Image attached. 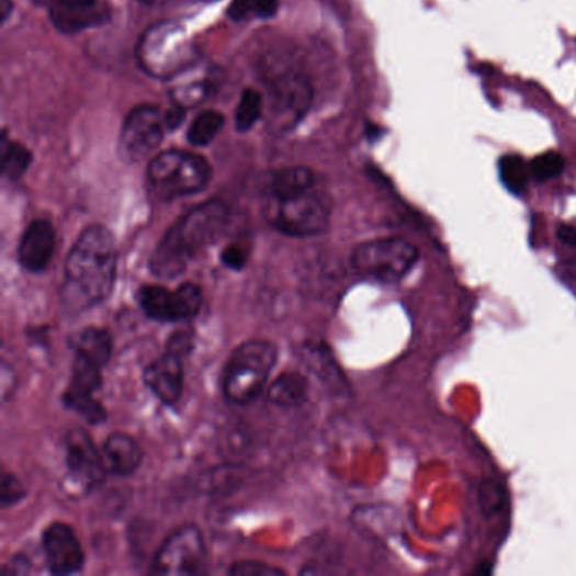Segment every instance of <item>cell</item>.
Returning a JSON list of instances; mask_svg holds the SVG:
<instances>
[{
	"mask_svg": "<svg viewBox=\"0 0 576 576\" xmlns=\"http://www.w3.org/2000/svg\"><path fill=\"white\" fill-rule=\"evenodd\" d=\"M249 258V250L242 244H231L222 252V262L228 269H242Z\"/></svg>",
	"mask_w": 576,
	"mask_h": 576,
	"instance_id": "1f68e13d",
	"label": "cell"
},
{
	"mask_svg": "<svg viewBox=\"0 0 576 576\" xmlns=\"http://www.w3.org/2000/svg\"><path fill=\"white\" fill-rule=\"evenodd\" d=\"M168 129L166 115L155 105H139L122 125L118 151L122 158L140 161L161 146Z\"/></svg>",
	"mask_w": 576,
	"mask_h": 576,
	"instance_id": "30bf717a",
	"label": "cell"
},
{
	"mask_svg": "<svg viewBox=\"0 0 576 576\" xmlns=\"http://www.w3.org/2000/svg\"><path fill=\"white\" fill-rule=\"evenodd\" d=\"M183 357L166 350L144 372V382L161 403L173 406L180 400L184 387Z\"/></svg>",
	"mask_w": 576,
	"mask_h": 576,
	"instance_id": "2e32d148",
	"label": "cell"
},
{
	"mask_svg": "<svg viewBox=\"0 0 576 576\" xmlns=\"http://www.w3.org/2000/svg\"><path fill=\"white\" fill-rule=\"evenodd\" d=\"M278 360L268 340H249L237 347L224 372V394L234 404H249L261 396Z\"/></svg>",
	"mask_w": 576,
	"mask_h": 576,
	"instance_id": "277c9868",
	"label": "cell"
},
{
	"mask_svg": "<svg viewBox=\"0 0 576 576\" xmlns=\"http://www.w3.org/2000/svg\"><path fill=\"white\" fill-rule=\"evenodd\" d=\"M65 463L70 493L87 494L105 478L106 466L92 437L84 430H71L65 437Z\"/></svg>",
	"mask_w": 576,
	"mask_h": 576,
	"instance_id": "8fae6325",
	"label": "cell"
},
{
	"mask_svg": "<svg viewBox=\"0 0 576 576\" xmlns=\"http://www.w3.org/2000/svg\"><path fill=\"white\" fill-rule=\"evenodd\" d=\"M212 180L208 161L195 153L165 151L147 166V181L161 200L196 195Z\"/></svg>",
	"mask_w": 576,
	"mask_h": 576,
	"instance_id": "5b68a950",
	"label": "cell"
},
{
	"mask_svg": "<svg viewBox=\"0 0 576 576\" xmlns=\"http://www.w3.org/2000/svg\"><path fill=\"white\" fill-rule=\"evenodd\" d=\"M315 187V177L312 169L305 166H291L280 169L269 178L266 187V196L269 199H287V196L300 195Z\"/></svg>",
	"mask_w": 576,
	"mask_h": 576,
	"instance_id": "d6986e66",
	"label": "cell"
},
{
	"mask_svg": "<svg viewBox=\"0 0 576 576\" xmlns=\"http://www.w3.org/2000/svg\"><path fill=\"white\" fill-rule=\"evenodd\" d=\"M206 547L199 526L187 524L159 547L153 562V575H200L205 572Z\"/></svg>",
	"mask_w": 576,
	"mask_h": 576,
	"instance_id": "ba28073f",
	"label": "cell"
},
{
	"mask_svg": "<svg viewBox=\"0 0 576 576\" xmlns=\"http://www.w3.org/2000/svg\"><path fill=\"white\" fill-rule=\"evenodd\" d=\"M117 275V242L103 225H90L81 231L65 264L61 286L63 305L84 312L100 305L114 290Z\"/></svg>",
	"mask_w": 576,
	"mask_h": 576,
	"instance_id": "6da1fadb",
	"label": "cell"
},
{
	"mask_svg": "<svg viewBox=\"0 0 576 576\" xmlns=\"http://www.w3.org/2000/svg\"><path fill=\"white\" fill-rule=\"evenodd\" d=\"M225 118L221 112H202L195 121L191 122L188 131V140L195 147L208 146L224 129Z\"/></svg>",
	"mask_w": 576,
	"mask_h": 576,
	"instance_id": "d4e9b609",
	"label": "cell"
},
{
	"mask_svg": "<svg viewBox=\"0 0 576 576\" xmlns=\"http://www.w3.org/2000/svg\"><path fill=\"white\" fill-rule=\"evenodd\" d=\"M264 217L271 227L291 237H313L327 230L330 206L315 190L287 199L266 196Z\"/></svg>",
	"mask_w": 576,
	"mask_h": 576,
	"instance_id": "52a82bcc",
	"label": "cell"
},
{
	"mask_svg": "<svg viewBox=\"0 0 576 576\" xmlns=\"http://www.w3.org/2000/svg\"><path fill=\"white\" fill-rule=\"evenodd\" d=\"M56 247V231L52 222H31L19 242L18 259L24 271L41 272L48 268Z\"/></svg>",
	"mask_w": 576,
	"mask_h": 576,
	"instance_id": "9a60e30c",
	"label": "cell"
},
{
	"mask_svg": "<svg viewBox=\"0 0 576 576\" xmlns=\"http://www.w3.org/2000/svg\"><path fill=\"white\" fill-rule=\"evenodd\" d=\"M173 81L169 93L174 105L181 106L184 111L205 102L213 84L212 74L206 68L200 67V63H195L193 67L174 77Z\"/></svg>",
	"mask_w": 576,
	"mask_h": 576,
	"instance_id": "ac0fdd59",
	"label": "cell"
},
{
	"mask_svg": "<svg viewBox=\"0 0 576 576\" xmlns=\"http://www.w3.org/2000/svg\"><path fill=\"white\" fill-rule=\"evenodd\" d=\"M191 335L190 331H178L173 337L169 338L168 347L166 350L169 352L178 353L180 357L187 355L191 350Z\"/></svg>",
	"mask_w": 576,
	"mask_h": 576,
	"instance_id": "d6a6232c",
	"label": "cell"
},
{
	"mask_svg": "<svg viewBox=\"0 0 576 576\" xmlns=\"http://www.w3.org/2000/svg\"><path fill=\"white\" fill-rule=\"evenodd\" d=\"M499 177L510 193L522 195L532 177L531 166L526 165L519 156H504L499 162Z\"/></svg>",
	"mask_w": 576,
	"mask_h": 576,
	"instance_id": "603a6c76",
	"label": "cell"
},
{
	"mask_svg": "<svg viewBox=\"0 0 576 576\" xmlns=\"http://www.w3.org/2000/svg\"><path fill=\"white\" fill-rule=\"evenodd\" d=\"M482 509L485 510V515L493 516L496 515L497 510H500V507L504 506V490L502 487L496 484V482H485L484 487H482Z\"/></svg>",
	"mask_w": 576,
	"mask_h": 576,
	"instance_id": "f546056e",
	"label": "cell"
},
{
	"mask_svg": "<svg viewBox=\"0 0 576 576\" xmlns=\"http://www.w3.org/2000/svg\"><path fill=\"white\" fill-rule=\"evenodd\" d=\"M280 0H231L228 18L237 23H247L253 19H268L278 12Z\"/></svg>",
	"mask_w": 576,
	"mask_h": 576,
	"instance_id": "484cf974",
	"label": "cell"
},
{
	"mask_svg": "<svg viewBox=\"0 0 576 576\" xmlns=\"http://www.w3.org/2000/svg\"><path fill=\"white\" fill-rule=\"evenodd\" d=\"M137 303L156 321H184L199 315L203 291L193 283H183L174 291L159 284H146L137 291Z\"/></svg>",
	"mask_w": 576,
	"mask_h": 576,
	"instance_id": "9c48e42d",
	"label": "cell"
},
{
	"mask_svg": "<svg viewBox=\"0 0 576 576\" xmlns=\"http://www.w3.org/2000/svg\"><path fill=\"white\" fill-rule=\"evenodd\" d=\"M102 386V368L92 360L75 355L71 368L70 384L63 399H78V397H93Z\"/></svg>",
	"mask_w": 576,
	"mask_h": 576,
	"instance_id": "44dd1931",
	"label": "cell"
},
{
	"mask_svg": "<svg viewBox=\"0 0 576 576\" xmlns=\"http://www.w3.org/2000/svg\"><path fill=\"white\" fill-rule=\"evenodd\" d=\"M33 156L23 144L11 143L8 136L2 137V174L8 180H19L30 168Z\"/></svg>",
	"mask_w": 576,
	"mask_h": 576,
	"instance_id": "cb8c5ba5",
	"label": "cell"
},
{
	"mask_svg": "<svg viewBox=\"0 0 576 576\" xmlns=\"http://www.w3.org/2000/svg\"><path fill=\"white\" fill-rule=\"evenodd\" d=\"M199 2H210V0H199Z\"/></svg>",
	"mask_w": 576,
	"mask_h": 576,
	"instance_id": "74e56055",
	"label": "cell"
},
{
	"mask_svg": "<svg viewBox=\"0 0 576 576\" xmlns=\"http://www.w3.org/2000/svg\"><path fill=\"white\" fill-rule=\"evenodd\" d=\"M262 111H264V99L261 93L253 89L244 90L236 109L237 129L240 133L252 129L253 124L261 118Z\"/></svg>",
	"mask_w": 576,
	"mask_h": 576,
	"instance_id": "4316f807",
	"label": "cell"
},
{
	"mask_svg": "<svg viewBox=\"0 0 576 576\" xmlns=\"http://www.w3.org/2000/svg\"><path fill=\"white\" fill-rule=\"evenodd\" d=\"M269 399L281 408H297L308 397V381L297 372H286L272 381Z\"/></svg>",
	"mask_w": 576,
	"mask_h": 576,
	"instance_id": "7402d4cb",
	"label": "cell"
},
{
	"mask_svg": "<svg viewBox=\"0 0 576 576\" xmlns=\"http://www.w3.org/2000/svg\"><path fill=\"white\" fill-rule=\"evenodd\" d=\"M11 11H12L11 0H2V2H0V14H2V19H4V23L5 21H8L9 15H11Z\"/></svg>",
	"mask_w": 576,
	"mask_h": 576,
	"instance_id": "d590c367",
	"label": "cell"
},
{
	"mask_svg": "<svg viewBox=\"0 0 576 576\" xmlns=\"http://www.w3.org/2000/svg\"><path fill=\"white\" fill-rule=\"evenodd\" d=\"M24 497H26V487H24L23 482L19 481L14 474L4 472V475H2V482H0V499H2V507L8 509V507L15 506V504L21 502Z\"/></svg>",
	"mask_w": 576,
	"mask_h": 576,
	"instance_id": "f1b7e54d",
	"label": "cell"
},
{
	"mask_svg": "<svg viewBox=\"0 0 576 576\" xmlns=\"http://www.w3.org/2000/svg\"><path fill=\"white\" fill-rule=\"evenodd\" d=\"M43 550L49 572L55 575H74L83 568V547L70 526L49 524L43 532Z\"/></svg>",
	"mask_w": 576,
	"mask_h": 576,
	"instance_id": "4fadbf2b",
	"label": "cell"
},
{
	"mask_svg": "<svg viewBox=\"0 0 576 576\" xmlns=\"http://www.w3.org/2000/svg\"><path fill=\"white\" fill-rule=\"evenodd\" d=\"M137 63L149 77L173 80L199 63L196 45L187 27L177 21H165L149 27L136 48Z\"/></svg>",
	"mask_w": 576,
	"mask_h": 576,
	"instance_id": "3957f363",
	"label": "cell"
},
{
	"mask_svg": "<svg viewBox=\"0 0 576 576\" xmlns=\"http://www.w3.org/2000/svg\"><path fill=\"white\" fill-rule=\"evenodd\" d=\"M70 346L75 355L92 360L102 369L111 362L112 338L109 331L102 330V328L89 327L77 331L70 338Z\"/></svg>",
	"mask_w": 576,
	"mask_h": 576,
	"instance_id": "ffe728a7",
	"label": "cell"
},
{
	"mask_svg": "<svg viewBox=\"0 0 576 576\" xmlns=\"http://www.w3.org/2000/svg\"><path fill=\"white\" fill-rule=\"evenodd\" d=\"M269 93L272 122L280 131L291 129L302 121L313 102L312 81L300 71H284L272 77Z\"/></svg>",
	"mask_w": 576,
	"mask_h": 576,
	"instance_id": "7c38bea8",
	"label": "cell"
},
{
	"mask_svg": "<svg viewBox=\"0 0 576 576\" xmlns=\"http://www.w3.org/2000/svg\"><path fill=\"white\" fill-rule=\"evenodd\" d=\"M230 575L250 576V575H284V569L275 568V566L266 565L261 562H239L228 569Z\"/></svg>",
	"mask_w": 576,
	"mask_h": 576,
	"instance_id": "4dcf8cb0",
	"label": "cell"
},
{
	"mask_svg": "<svg viewBox=\"0 0 576 576\" xmlns=\"http://www.w3.org/2000/svg\"><path fill=\"white\" fill-rule=\"evenodd\" d=\"M565 168V159L558 153H544L532 159L531 174L538 181L551 180V178L558 177Z\"/></svg>",
	"mask_w": 576,
	"mask_h": 576,
	"instance_id": "83f0119b",
	"label": "cell"
},
{
	"mask_svg": "<svg viewBox=\"0 0 576 576\" xmlns=\"http://www.w3.org/2000/svg\"><path fill=\"white\" fill-rule=\"evenodd\" d=\"M166 124H168V129H177L178 125L183 122L184 118V109L181 106L174 105L171 111L166 112Z\"/></svg>",
	"mask_w": 576,
	"mask_h": 576,
	"instance_id": "836d02e7",
	"label": "cell"
},
{
	"mask_svg": "<svg viewBox=\"0 0 576 576\" xmlns=\"http://www.w3.org/2000/svg\"><path fill=\"white\" fill-rule=\"evenodd\" d=\"M49 5L53 24L67 34L100 26L111 18L105 0H52Z\"/></svg>",
	"mask_w": 576,
	"mask_h": 576,
	"instance_id": "5bb4252c",
	"label": "cell"
},
{
	"mask_svg": "<svg viewBox=\"0 0 576 576\" xmlns=\"http://www.w3.org/2000/svg\"><path fill=\"white\" fill-rule=\"evenodd\" d=\"M560 237L563 242L569 244L572 247H576V227H569V225H563L560 228Z\"/></svg>",
	"mask_w": 576,
	"mask_h": 576,
	"instance_id": "e575fe53",
	"label": "cell"
},
{
	"mask_svg": "<svg viewBox=\"0 0 576 576\" xmlns=\"http://www.w3.org/2000/svg\"><path fill=\"white\" fill-rule=\"evenodd\" d=\"M103 462L106 472L114 475L134 474L143 462V450L133 437L125 433H112L103 443Z\"/></svg>",
	"mask_w": 576,
	"mask_h": 576,
	"instance_id": "e0dca14e",
	"label": "cell"
},
{
	"mask_svg": "<svg viewBox=\"0 0 576 576\" xmlns=\"http://www.w3.org/2000/svg\"><path fill=\"white\" fill-rule=\"evenodd\" d=\"M143 4H155V2H158V0H140Z\"/></svg>",
	"mask_w": 576,
	"mask_h": 576,
	"instance_id": "8d00e7d4",
	"label": "cell"
},
{
	"mask_svg": "<svg viewBox=\"0 0 576 576\" xmlns=\"http://www.w3.org/2000/svg\"><path fill=\"white\" fill-rule=\"evenodd\" d=\"M228 208L221 200H210L190 210L166 231L153 253V274L161 280H173L187 271L190 261L212 246L224 234Z\"/></svg>",
	"mask_w": 576,
	"mask_h": 576,
	"instance_id": "7a4b0ae2",
	"label": "cell"
},
{
	"mask_svg": "<svg viewBox=\"0 0 576 576\" xmlns=\"http://www.w3.org/2000/svg\"><path fill=\"white\" fill-rule=\"evenodd\" d=\"M419 261L418 247L403 237L368 240L352 252V266L360 275L377 283H397Z\"/></svg>",
	"mask_w": 576,
	"mask_h": 576,
	"instance_id": "8992f818",
	"label": "cell"
}]
</instances>
